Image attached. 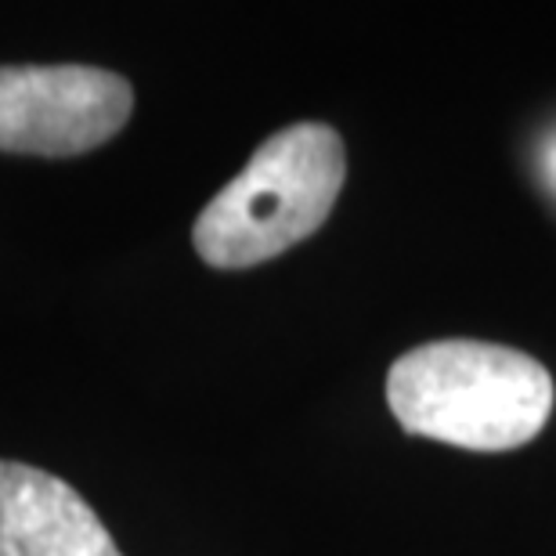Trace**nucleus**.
I'll return each instance as SVG.
<instances>
[{
	"instance_id": "f03ea898",
	"label": "nucleus",
	"mask_w": 556,
	"mask_h": 556,
	"mask_svg": "<svg viewBox=\"0 0 556 556\" xmlns=\"http://www.w3.org/2000/svg\"><path fill=\"white\" fill-rule=\"evenodd\" d=\"M348 177V152L332 127L293 124L253 152L195 220L192 242L210 268H253L326 225Z\"/></svg>"
},
{
	"instance_id": "7ed1b4c3",
	"label": "nucleus",
	"mask_w": 556,
	"mask_h": 556,
	"mask_svg": "<svg viewBox=\"0 0 556 556\" xmlns=\"http://www.w3.org/2000/svg\"><path fill=\"white\" fill-rule=\"evenodd\" d=\"M135 109L124 76L94 65L0 70V152L80 155L119 135Z\"/></svg>"
},
{
	"instance_id": "39448f33",
	"label": "nucleus",
	"mask_w": 556,
	"mask_h": 556,
	"mask_svg": "<svg viewBox=\"0 0 556 556\" xmlns=\"http://www.w3.org/2000/svg\"><path fill=\"white\" fill-rule=\"evenodd\" d=\"M549 170L556 174V144H553V149H549Z\"/></svg>"
},
{
	"instance_id": "f257e3e1",
	"label": "nucleus",
	"mask_w": 556,
	"mask_h": 556,
	"mask_svg": "<svg viewBox=\"0 0 556 556\" xmlns=\"http://www.w3.org/2000/svg\"><path fill=\"white\" fill-rule=\"evenodd\" d=\"M553 402L546 365L503 343H422L387 376V405L408 433L470 452H509L535 441Z\"/></svg>"
},
{
	"instance_id": "20e7f679",
	"label": "nucleus",
	"mask_w": 556,
	"mask_h": 556,
	"mask_svg": "<svg viewBox=\"0 0 556 556\" xmlns=\"http://www.w3.org/2000/svg\"><path fill=\"white\" fill-rule=\"evenodd\" d=\"M0 556H124L84 495L26 463H0Z\"/></svg>"
}]
</instances>
